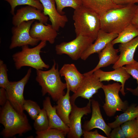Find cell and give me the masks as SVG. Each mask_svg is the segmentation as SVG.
I'll list each match as a JSON object with an SVG mask.
<instances>
[{"label": "cell", "instance_id": "obj_23", "mask_svg": "<svg viewBox=\"0 0 138 138\" xmlns=\"http://www.w3.org/2000/svg\"><path fill=\"white\" fill-rule=\"evenodd\" d=\"M83 6L95 12L100 17L107 11L125 5L117 4L112 0H81Z\"/></svg>", "mask_w": 138, "mask_h": 138}, {"label": "cell", "instance_id": "obj_20", "mask_svg": "<svg viewBox=\"0 0 138 138\" xmlns=\"http://www.w3.org/2000/svg\"><path fill=\"white\" fill-rule=\"evenodd\" d=\"M113 45L111 42H110L103 50L98 53L99 59L98 64L93 69L85 73L91 74L101 68L106 67L116 63L119 58V55L118 54L119 51V49L114 48Z\"/></svg>", "mask_w": 138, "mask_h": 138}, {"label": "cell", "instance_id": "obj_35", "mask_svg": "<svg viewBox=\"0 0 138 138\" xmlns=\"http://www.w3.org/2000/svg\"><path fill=\"white\" fill-rule=\"evenodd\" d=\"M109 138H125L120 126L113 128L110 133Z\"/></svg>", "mask_w": 138, "mask_h": 138}, {"label": "cell", "instance_id": "obj_24", "mask_svg": "<svg viewBox=\"0 0 138 138\" xmlns=\"http://www.w3.org/2000/svg\"><path fill=\"white\" fill-rule=\"evenodd\" d=\"M124 112L115 117L113 122L109 123L108 125L111 129H113L127 121L136 118L138 116V106L133 103L129 106Z\"/></svg>", "mask_w": 138, "mask_h": 138}, {"label": "cell", "instance_id": "obj_5", "mask_svg": "<svg viewBox=\"0 0 138 138\" xmlns=\"http://www.w3.org/2000/svg\"><path fill=\"white\" fill-rule=\"evenodd\" d=\"M46 41H41L39 44L31 48L28 45L22 47L21 50L12 56L16 69L19 70L25 66L36 70L49 68V66L43 61L40 55L41 50L46 46Z\"/></svg>", "mask_w": 138, "mask_h": 138}, {"label": "cell", "instance_id": "obj_39", "mask_svg": "<svg viewBox=\"0 0 138 138\" xmlns=\"http://www.w3.org/2000/svg\"><path fill=\"white\" fill-rule=\"evenodd\" d=\"M136 121L137 127L138 128V116L136 118Z\"/></svg>", "mask_w": 138, "mask_h": 138}, {"label": "cell", "instance_id": "obj_10", "mask_svg": "<svg viewBox=\"0 0 138 138\" xmlns=\"http://www.w3.org/2000/svg\"><path fill=\"white\" fill-rule=\"evenodd\" d=\"M83 74L84 77L80 85L76 91L70 97L72 105L75 103L76 100L79 97L89 100L103 85L94 73L90 74L85 73Z\"/></svg>", "mask_w": 138, "mask_h": 138}, {"label": "cell", "instance_id": "obj_1", "mask_svg": "<svg viewBox=\"0 0 138 138\" xmlns=\"http://www.w3.org/2000/svg\"><path fill=\"white\" fill-rule=\"evenodd\" d=\"M0 123L4 127L1 135L5 138L11 137L17 134L21 136L32 129L26 114H20L8 100L0 108Z\"/></svg>", "mask_w": 138, "mask_h": 138}, {"label": "cell", "instance_id": "obj_36", "mask_svg": "<svg viewBox=\"0 0 138 138\" xmlns=\"http://www.w3.org/2000/svg\"><path fill=\"white\" fill-rule=\"evenodd\" d=\"M8 100L7 95L6 89L3 88L0 89V105L4 106Z\"/></svg>", "mask_w": 138, "mask_h": 138}, {"label": "cell", "instance_id": "obj_12", "mask_svg": "<svg viewBox=\"0 0 138 138\" xmlns=\"http://www.w3.org/2000/svg\"><path fill=\"white\" fill-rule=\"evenodd\" d=\"M92 115L89 121H86L83 126V130L90 131L94 128L102 130L109 138L111 128L104 120L101 114L99 104L98 102L94 99H91Z\"/></svg>", "mask_w": 138, "mask_h": 138}, {"label": "cell", "instance_id": "obj_29", "mask_svg": "<svg viewBox=\"0 0 138 138\" xmlns=\"http://www.w3.org/2000/svg\"><path fill=\"white\" fill-rule=\"evenodd\" d=\"M56 6V9L61 15H63L65 12L63 9L66 7H71L76 9L82 5L81 0H54Z\"/></svg>", "mask_w": 138, "mask_h": 138}, {"label": "cell", "instance_id": "obj_30", "mask_svg": "<svg viewBox=\"0 0 138 138\" xmlns=\"http://www.w3.org/2000/svg\"><path fill=\"white\" fill-rule=\"evenodd\" d=\"M36 138H64L67 134L62 130L52 128L42 131H36Z\"/></svg>", "mask_w": 138, "mask_h": 138}, {"label": "cell", "instance_id": "obj_17", "mask_svg": "<svg viewBox=\"0 0 138 138\" xmlns=\"http://www.w3.org/2000/svg\"><path fill=\"white\" fill-rule=\"evenodd\" d=\"M57 31L51 25H45L42 22L35 21L32 25L30 30V36L41 41H48L53 44L57 36Z\"/></svg>", "mask_w": 138, "mask_h": 138}, {"label": "cell", "instance_id": "obj_22", "mask_svg": "<svg viewBox=\"0 0 138 138\" xmlns=\"http://www.w3.org/2000/svg\"><path fill=\"white\" fill-rule=\"evenodd\" d=\"M66 83V93L56 101L57 105L55 106L57 114L64 123L69 126V117L72 110V105L70 101V90L68 85Z\"/></svg>", "mask_w": 138, "mask_h": 138}, {"label": "cell", "instance_id": "obj_11", "mask_svg": "<svg viewBox=\"0 0 138 138\" xmlns=\"http://www.w3.org/2000/svg\"><path fill=\"white\" fill-rule=\"evenodd\" d=\"M91 99L86 106L82 108L78 107L75 103L72 105L69 117L70 130L67 134V138H80L82 135V119L84 115H87L91 112Z\"/></svg>", "mask_w": 138, "mask_h": 138}, {"label": "cell", "instance_id": "obj_37", "mask_svg": "<svg viewBox=\"0 0 138 138\" xmlns=\"http://www.w3.org/2000/svg\"><path fill=\"white\" fill-rule=\"evenodd\" d=\"M115 4L118 5H126L131 4H138V0H112Z\"/></svg>", "mask_w": 138, "mask_h": 138}, {"label": "cell", "instance_id": "obj_6", "mask_svg": "<svg viewBox=\"0 0 138 138\" xmlns=\"http://www.w3.org/2000/svg\"><path fill=\"white\" fill-rule=\"evenodd\" d=\"M121 87L118 82L103 85L102 87L105 96V102L102 108L106 114L111 117L118 111H124L129 107L127 100L123 101L119 93Z\"/></svg>", "mask_w": 138, "mask_h": 138}, {"label": "cell", "instance_id": "obj_14", "mask_svg": "<svg viewBox=\"0 0 138 138\" xmlns=\"http://www.w3.org/2000/svg\"><path fill=\"white\" fill-rule=\"evenodd\" d=\"M138 46V36L126 43L119 45V59L112 68L115 69L124 65L133 64L137 61L134 59L136 50Z\"/></svg>", "mask_w": 138, "mask_h": 138}, {"label": "cell", "instance_id": "obj_13", "mask_svg": "<svg viewBox=\"0 0 138 138\" xmlns=\"http://www.w3.org/2000/svg\"><path fill=\"white\" fill-rule=\"evenodd\" d=\"M42 11L29 5L21 7L18 9L15 14L13 15L12 24L14 26H16L24 21L36 20L47 24L49 18Z\"/></svg>", "mask_w": 138, "mask_h": 138}, {"label": "cell", "instance_id": "obj_34", "mask_svg": "<svg viewBox=\"0 0 138 138\" xmlns=\"http://www.w3.org/2000/svg\"><path fill=\"white\" fill-rule=\"evenodd\" d=\"M82 135L84 138H108L99 134L97 130L94 131L83 130Z\"/></svg>", "mask_w": 138, "mask_h": 138}, {"label": "cell", "instance_id": "obj_2", "mask_svg": "<svg viewBox=\"0 0 138 138\" xmlns=\"http://www.w3.org/2000/svg\"><path fill=\"white\" fill-rule=\"evenodd\" d=\"M138 6L129 4L108 10L100 17V29L106 32L118 34L131 24Z\"/></svg>", "mask_w": 138, "mask_h": 138}, {"label": "cell", "instance_id": "obj_8", "mask_svg": "<svg viewBox=\"0 0 138 138\" xmlns=\"http://www.w3.org/2000/svg\"><path fill=\"white\" fill-rule=\"evenodd\" d=\"M31 69L30 68L21 79L17 81L10 82L5 89L8 100L16 110L20 114L24 116L23 107L25 100L24 92L25 85L30 76Z\"/></svg>", "mask_w": 138, "mask_h": 138}, {"label": "cell", "instance_id": "obj_38", "mask_svg": "<svg viewBox=\"0 0 138 138\" xmlns=\"http://www.w3.org/2000/svg\"><path fill=\"white\" fill-rule=\"evenodd\" d=\"M131 23L138 28V6L135 12Z\"/></svg>", "mask_w": 138, "mask_h": 138}, {"label": "cell", "instance_id": "obj_4", "mask_svg": "<svg viewBox=\"0 0 138 138\" xmlns=\"http://www.w3.org/2000/svg\"><path fill=\"white\" fill-rule=\"evenodd\" d=\"M36 80L41 88L42 96L48 94L53 100L57 101L64 95V90L67 88L66 83L61 80L58 66L54 60L51 68L47 71L36 70Z\"/></svg>", "mask_w": 138, "mask_h": 138}, {"label": "cell", "instance_id": "obj_3", "mask_svg": "<svg viewBox=\"0 0 138 138\" xmlns=\"http://www.w3.org/2000/svg\"><path fill=\"white\" fill-rule=\"evenodd\" d=\"M73 18L76 36L81 35L96 40L100 29V17L97 13L82 5L74 10Z\"/></svg>", "mask_w": 138, "mask_h": 138}, {"label": "cell", "instance_id": "obj_25", "mask_svg": "<svg viewBox=\"0 0 138 138\" xmlns=\"http://www.w3.org/2000/svg\"><path fill=\"white\" fill-rule=\"evenodd\" d=\"M138 36V28L132 24H129L118 34L112 42L113 44L128 42Z\"/></svg>", "mask_w": 138, "mask_h": 138}, {"label": "cell", "instance_id": "obj_9", "mask_svg": "<svg viewBox=\"0 0 138 138\" xmlns=\"http://www.w3.org/2000/svg\"><path fill=\"white\" fill-rule=\"evenodd\" d=\"M35 20L24 21L12 28V36L9 47L10 49L25 45L34 46L38 45L40 40L32 38L30 34L31 26Z\"/></svg>", "mask_w": 138, "mask_h": 138}, {"label": "cell", "instance_id": "obj_26", "mask_svg": "<svg viewBox=\"0 0 138 138\" xmlns=\"http://www.w3.org/2000/svg\"><path fill=\"white\" fill-rule=\"evenodd\" d=\"M10 4L11 7L10 13L15 14V8L18 6L27 5L34 7L38 9L43 11L42 5L39 0H4Z\"/></svg>", "mask_w": 138, "mask_h": 138}, {"label": "cell", "instance_id": "obj_18", "mask_svg": "<svg viewBox=\"0 0 138 138\" xmlns=\"http://www.w3.org/2000/svg\"><path fill=\"white\" fill-rule=\"evenodd\" d=\"M61 76L64 77L70 91L75 93L81 84L84 77L74 64H64L59 70Z\"/></svg>", "mask_w": 138, "mask_h": 138}, {"label": "cell", "instance_id": "obj_33", "mask_svg": "<svg viewBox=\"0 0 138 138\" xmlns=\"http://www.w3.org/2000/svg\"><path fill=\"white\" fill-rule=\"evenodd\" d=\"M10 81L8 78L6 65L3 61L0 60V87L6 89Z\"/></svg>", "mask_w": 138, "mask_h": 138}, {"label": "cell", "instance_id": "obj_16", "mask_svg": "<svg viewBox=\"0 0 138 138\" xmlns=\"http://www.w3.org/2000/svg\"><path fill=\"white\" fill-rule=\"evenodd\" d=\"M93 73L99 78L101 82H109L113 80L121 83V87L120 91L123 96H125V84L126 81L130 78V75L127 72L123 66L109 72L104 71L99 69Z\"/></svg>", "mask_w": 138, "mask_h": 138}, {"label": "cell", "instance_id": "obj_19", "mask_svg": "<svg viewBox=\"0 0 138 138\" xmlns=\"http://www.w3.org/2000/svg\"><path fill=\"white\" fill-rule=\"evenodd\" d=\"M118 34L106 32L101 29L99 31L95 41L85 51L80 59L86 60L91 55L98 53L103 50L109 43L116 38Z\"/></svg>", "mask_w": 138, "mask_h": 138}, {"label": "cell", "instance_id": "obj_7", "mask_svg": "<svg viewBox=\"0 0 138 138\" xmlns=\"http://www.w3.org/2000/svg\"><path fill=\"white\" fill-rule=\"evenodd\" d=\"M95 40L89 37L79 35L68 42H63L57 44L55 50L57 54H65L72 60H77Z\"/></svg>", "mask_w": 138, "mask_h": 138}, {"label": "cell", "instance_id": "obj_15", "mask_svg": "<svg viewBox=\"0 0 138 138\" xmlns=\"http://www.w3.org/2000/svg\"><path fill=\"white\" fill-rule=\"evenodd\" d=\"M39 0L43 6V13L49 16L53 27L57 31L60 28H64L68 18L65 15H61L57 11L54 0Z\"/></svg>", "mask_w": 138, "mask_h": 138}, {"label": "cell", "instance_id": "obj_28", "mask_svg": "<svg viewBox=\"0 0 138 138\" xmlns=\"http://www.w3.org/2000/svg\"><path fill=\"white\" fill-rule=\"evenodd\" d=\"M121 125L125 138H138V128L136 119L127 121Z\"/></svg>", "mask_w": 138, "mask_h": 138}, {"label": "cell", "instance_id": "obj_31", "mask_svg": "<svg viewBox=\"0 0 138 138\" xmlns=\"http://www.w3.org/2000/svg\"><path fill=\"white\" fill-rule=\"evenodd\" d=\"M23 110L26 111L31 118L34 120L41 109L37 103L30 100H25L23 104Z\"/></svg>", "mask_w": 138, "mask_h": 138}, {"label": "cell", "instance_id": "obj_32", "mask_svg": "<svg viewBox=\"0 0 138 138\" xmlns=\"http://www.w3.org/2000/svg\"><path fill=\"white\" fill-rule=\"evenodd\" d=\"M127 72L136 80L137 86L134 89L126 88V90L134 95L138 96V62L133 64H128L124 66Z\"/></svg>", "mask_w": 138, "mask_h": 138}, {"label": "cell", "instance_id": "obj_21", "mask_svg": "<svg viewBox=\"0 0 138 138\" xmlns=\"http://www.w3.org/2000/svg\"><path fill=\"white\" fill-rule=\"evenodd\" d=\"M43 107L47 113L49 121V128H55L62 130L67 134L69 131V126L62 121L57 114L55 106H53L50 98L45 97L43 101Z\"/></svg>", "mask_w": 138, "mask_h": 138}, {"label": "cell", "instance_id": "obj_27", "mask_svg": "<svg viewBox=\"0 0 138 138\" xmlns=\"http://www.w3.org/2000/svg\"><path fill=\"white\" fill-rule=\"evenodd\" d=\"M34 128L36 131H41L49 128V121L46 111L43 108L41 109L34 120Z\"/></svg>", "mask_w": 138, "mask_h": 138}]
</instances>
